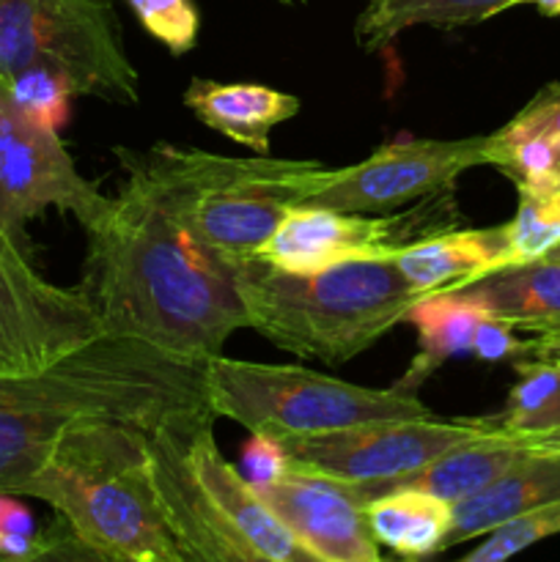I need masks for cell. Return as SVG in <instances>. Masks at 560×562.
I'll return each instance as SVG.
<instances>
[{
    "mask_svg": "<svg viewBox=\"0 0 560 562\" xmlns=\"http://www.w3.org/2000/svg\"><path fill=\"white\" fill-rule=\"evenodd\" d=\"M124 181L88 241L80 294L104 335L135 338L192 360H212L247 327L234 261L209 250L163 198L135 151L119 146Z\"/></svg>",
    "mask_w": 560,
    "mask_h": 562,
    "instance_id": "obj_1",
    "label": "cell"
},
{
    "mask_svg": "<svg viewBox=\"0 0 560 562\" xmlns=\"http://www.w3.org/2000/svg\"><path fill=\"white\" fill-rule=\"evenodd\" d=\"M206 366L143 340L99 335L44 371L0 376V492L16 497L82 417L152 428L170 412L209 404Z\"/></svg>",
    "mask_w": 560,
    "mask_h": 562,
    "instance_id": "obj_2",
    "label": "cell"
},
{
    "mask_svg": "<svg viewBox=\"0 0 560 562\" xmlns=\"http://www.w3.org/2000/svg\"><path fill=\"white\" fill-rule=\"evenodd\" d=\"M16 497L47 503L88 560L187 562L159 508L146 428L135 423H71Z\"/></svg>",
    "mask_w": 560,
    "mask_h": 562,
    "instance_id": "obj_3",
    "label": "cell"
},
{
    "mask_svg": "<svg viewBox=\"0 0 560 562\" xmlns=\"http://www.w3.org/2000/svg\"><path fill=\"white\" fill-rule=\"evenodd\" d=\"M214 409L192 404L146 428L165 521L187 562H318L214 442Z\"/></svg>",
    "mask_w": 560,
    "mask_h": 562,
    "instance_id": "obj_4",
    "label": "cell"
},
{
    "mask_svg": "<svg viewBox=\"0 0 560 562\" xmlns=\"http://www.w3.org/2000/svg\"><path fill=\"white\" fill-rule=\"evenodd\" d=\"M234 278L247 327L289 355L327 366L371 349L426 296L406 283L393 258L296 274L256 256L236 261Z\"/></svg>",
    "mask_w": 560,
    "mask_h": 562,
    "instance_id": "obj_5",
    "label": "cell"
},
{
    "mask_svg": "<svg viewBox=\"0 0 560 562\" xmlns=\"http://www.w3.org/2000/svg\"><path fill=\"white\" fill-rule=\"evenodd\" d=\"M176 217L217 256L247 261L261 252L291 209L327 179L316 159L225 157L203 148L157 143L135 151Z\"/></svg>",
    "mask_w": 560,
    "mask_h": 562,
    "instance_id": "obj_6",
    "label": "cell"
},
{
    "mask_svg": "<svg viewBox=\"0 0 560 562\" xmlns=\"http://www.w3.org/2000/svg\"><path fill=\"white\" fill-rule=\"evenodd\" d=\"M206 398L217 417L239 423L253 437L269 439L434 415L417 393L399 384L362 387L302 366L228 360L223 355L206 366Z\"/></svg>",
    "mask_w": 560,
    "mask_h": 562,
    "instance_id": "obj_7",
    "label": "cell"
},
{
    "mask_svg": "<svg viewBox=\"0 0 560 562\" xmlns=\"http://www.w3.org/2000/svg\"><path fill=\"white\" fill-rule=\"evenodd\" d=\"M60 71L77 97L137 104L141 75L110 0H0V77Z\"/></svg>",
    "mask_w": 560,
    "mask_h": 562,
    "instance_id": "obj_8",
    "label": "cell"
},
{
    "mask_svg": "<svg viewBox=\"0 0 560 562\" xmlns=\"http://www.w3.org/2000/svg\"><path fill=\"white\" fill-rule=\"evenodd\" d=\"M486 428V417L439 420L432 415L360 423L340 431L289 437L278 442L291 464L355 483L360 497L368 503L390 483L415 475L445 450L475 439Z\"/></svg>",
    "mask_w": 560,
    "mask_h": 562,
    "instance_id": "obj_9",
    "label": "cell"
},
{
    "mask_svg": "<svg viewBox=\"0 0 560 562\" xmlns=\"http://www.w3.org/2000/svg\"><path fill=\"white\" fill-rule=\"evenodd\" d=\"M99 335L102 324L80 289L42 278L20 239L0 228V376L44 371Z\"/></svg>",
    "mask_w": 560,
    "mask_h": 562,
    "instance_id": "obj_10",
    "label": "cell"
},
{
    "mask_svg": "<svg viewBox=\"0 0 560 562\" xmlns=\"http://www.w3.org/2000/svg\"><path fill=\"white\" fill-rule=\"evenodd\" d=\"M104 206L108 195L77 170L60 132L27 119L0 77V228L20 239L47 209L88 225Z\"/></svg>",
    "mask_w": 560,
    "mask_h": 562,
    "instance_id": "obj_11",
    "label": "cell"
},
{
    "mask_svg": "<svg viewBox=\"0 0 560 562\" xmlns=\"http://www.w3.org/2000/svg\"><path fill=\"white\" fill-rule=\"evenodd\" d=\"M486 165V135L461 140L401 137L379 146L362 162L329 168L307 206L390 214L406 203L445 195L472 168Z\"/></svg>",
    "mask_w": 560,
    "mask_h": 562,
    "instance_id": "obj_12",
    "label": "cell"
},
{
    "mask_svg": "<svg viewBox=\"0 0 560 562\" xmlns=\"http://www.w3.org/2000/svg\"><path fill=\"white\" fill-rule=\"evenodd\" d=\"M445 203L426 198L412 203L410 212L360 214L327 206L291 209L275 228L258 256L283 272H322L349 261H384L395 258L406 245L437 234Z\"/></svg>",
    "mask_w": 560,
    "mask_h": 562,
    "instance_id": "obj_13",
    "label": "cell"
},
{
    "mask_svg": "<svg viewBox=\"0 0 560 562\" xmlns=\"http://www.w3.org/2000/svg\"><path fill=\"white\" fill-rule=\"evenodd\" d=\"M253 486L275 519L318 562H379L382 558L368 527L366 499L355 483L289 461L272 481Z\"/></svg>",
    "mask_w": 560,
    "mask_h": 562,
    "instance_id": "obj_14",
    "label": "cell"
},
{
    "mask_svg": "<svg viewBox=\"0 0 560 562\" xmlns=\"http://www.w3.org/2000/svg\"><path fill=\"white\" fill-rule=\"evenodd\" d=\"M552 499H560V450L533 448L486 488L450 505L443 552L472 538H483L494 527L508 525Z\"/></svg>",
    "mask_w": 560,
    "mask_h": 562,
    "instance_id": "obj_15",
    "label": "cell"
},
{
    "mask_svg": "<svg viewBox=\"0 0 560 562\" xmlns=\"http://www.w3.org/2000/svg\"><path fill=\"white\" fill-rule=\"evenodd\" d=\"M393 261L412 289L432 294L508 267V234L505 223L497 228L437 231L406 245Z\"/></svg>",
    "mask_w": 560,
    "mask_h": 562,
    "instance_id": "obj_16",
    "label": "cell"
},
{
    "mask_svg": "<svg viewBox=\"0 0 560 562\" xmlns=\"http://www.w3.org/2000/svg\"><path fill=\"white\" fill-rule=\"evenodd\" d=\"M184 104L201 124L256 154H269V135L300 113L302 102L291 93L258 82L195 80L187 86Z\"/></svg>",
    "mask_w": 560,
    "mask_h": 562,
    "instance_id": "obj_17",
    "label": "cell"
},
{
    "mask_svg": "<svg viewBox=\"0 0 560 562\" xmlns=\"http://www.w3.org/2000/svg\"><path fill=\"white\" fill-rule=\"evenodd\" d=\"M453 294L475 302L494 318L527 333H558L560 329V261L536 258L508 263L481 274L470 283L453 285Z\"/></svg>",
    "mask_w": 560,
    "mask_h": 562,
    "instance_id": "obj_18",
    "label": "cell"
},
{
    "mask_svg": "<svg viewBox=\"0 0 560 562\" xmlns=\"http://www.w3.org/2000/svg\"><path fill=\"white\" fill-rule=\"evenodd\" d=\"M530 450L533 448L525 439L500 431L489 420L486 431L478 434L475 439H467V442L445 450L443 456L428 461L415 475L390 483L379 494L395 492V488H417V492H428L450 505L461 503V499L472 497L481 488H486L492 481H497L503 472H508Z\"/></svg>",
    "mask_w": 560,
    "mask_h": 562,
    "instance_id": "obj_19",
    "label": "cell"
},
{
    "mask_svg": "<svg viewBox=\"0 0 560 562\" xmlns=\"http://www.w3.org/2000/svg\"><path fill=\"white\" fill-rule=\"evenodd\" d=\"M492 313L453 291H432L412 305L406 322L417 329V355L399 379V387L417 393L423 382L450 357L472 355L478 333Z\"/></svg>",
    "mask_w": 560,
    "mask_h": 562,
    "instance_id": "obj_20",
    "label": "cell"
},
{
    "mask_svg": "<svg viewBox=\"0 0 560 562\" xmlns=\"http://www.w3.org/2000/svg\"><path fill=\"white\" fill-rule=\"evenodd\" d=\"M366 516L379 547H388L399 558L421 560L443 552L450 503L417 488H395L368 499Z\"/></svg>",
    "mask_w": 560,
    "mask_h": 562,
    "instance_id": "obj_21",
    "label": "cell"
},
{
    "mask_svg": "<svg viewBox=\"0 0 560 562\" xmlns=\"http://www.w3.org/2000/svg\"><path fill=\"white\" fill-rule=\"evenodd\" d=\"M514 5L516 0H368L357 16L355 38L366 53H373L410 27L475 25Z\"/></svg>",
    "mask_w": 560,
    "mask_h": 562,
    "instance_id": "obj_22",
    "label": "cell"
},
{
    "mask_svg": "<svg viewBox=\"0 0 560 562\" xmlns=\"http://www.w3.org/2000/svg\"><path fill=\"white\" fill-rule=\"evenodd\" d=\"M516 382L511 387L505 409L489 417L494 428L519 439H536L560 431V366L541 360L511 362Z\"/></svg>",
    "mask_w": 560,
    "mask_h": 562,
    "instance_id": "obj_23",
    "label": "cell"
},
{
    "mask_svg": "<svg viewBox=\"0 0 560 562\" xmlns=\"http://www.w3.org/2000/svg\"><path fill=\"white\" fill-rule=\"evenodd\" d=\"M486 165L497 168L519 187H541L560 181V143L519 113L486 135Z\"/></svg>",
    "mask_w": 560,
    "mask_h": 562,
    "instance_id": "obj_24",
    "label": "cell"
},
{
    "mask_svg": "<svg viewBox=\"0 0 560 562\" xmlns=\"http://www.w3.org/2000/svg\"><path fill=\"white\" fill-rule=\"evenodd\" d=\"M516 214L505 223L511 263L536 261L560 247V181L519 187Z\"/></svg>",
    "mask_w": 560,
    "mask_h": 562,
    "instance_id": "obj_25",
    "label": "cell"
},
{
    "mask_svg": "<svg viewBox=\"0 0 560 562\" xmlns=\"http://www.w3.org/2000/svg\"><path fill=\"white\" fill-rule=\"evenodd\" d=\"M5 82H9L11 97L20 104L22 113L36 121V124L60 132V126L69 121L71 99L77 93L60 71L36 66V69L20 71V75Z\"/></svg>",
    "mask_w": 560,
    "mask_h": 562,
    "instance_id": "obj_26",
    "label": "cell"
},
{
    "mask_svg": "<svg viewBox=\"0 0 560 562\" xmlns=\"http://www.w3.org/2000/svg\"><path fill=\"white\" fill-rule=\"evenodd\" d=\"M560 536V499L541 505L508 525L494 527L492 532L483 536V541L467 554V562H500L505 558L525 552L533 543L547 541V538Z\"/></svg>",
    "mask_w": 560,
    "mask_h": 562,
    "instance_id": "obj_27",
    "label": "cell"
},
{
    "mask_svg": "<svg viewBox=\"0 0 560 562\" xmlns=\"http://www.w3.org/2000/svg\"><path fill=\"white\" fill-rule=\"evenodd\" d=\"M143 31L173 55L195 49L201 14L192 0H126Z\"/></svg>",
    "mask_w": 560,
    "mask_h": 562,
    "instance_id": "obj_28",
    "label": "cell"
},
{
    "mask_svg": "<svg viewBox=\"0 0 560 562\" xmlns=\"http://www.w3.org/2000/svg\"><path fill=\"white\" fill-rule=\"evenodd\" d=\"M522 119L533 121L541 130H547L555 140L560 143V82H549L544 86L525 108L519 110Z\"/></svg>",
    "mask_w": 560,
    "mask_h": 562,
    "instance_id": "obj_29",
    "label": "cell"
},
{
    "mask_svg": "<svg viewBox=\"0 0 560 562\" xmlns=\"http://www.w3.org/2000/svg\"><path fill=\"white\" fill-rule=\"evenodd\" d=\"M522 357H527V360H541V362H552V366H560V329L558 333H541V335H536L533 340H525V351H522Z\"/></svg>",
    "mask_w": 560,
    "mask_h": 562,
    "instance_id": "obj_30",
    "label": "cell"
},
{
    "mask_svg": "<svg viewBox=\"0 0 560 562\" xmlns=\"http://www.w3.org/2000/svg\"><path fill=\"white\" fill-rule=\"evenodd\" d=\"M530 448H541V450H560V431L555 434H544V437H536V439H525Z\"/></svg>",
    "mask_w": 560,
    "mask_h": 562,
    "instance_id": "obj_31",
    "label": "cell"
},
{
    "mask_svg": "<svg viewBox=\"0 0 560 562\" xmlns=\"http://www.w3.org/2000/svg\"><path fill=\"white\" fill-rule=\"evenodd\" d=\"M522 3L536 5V9L547 16H560V0H516V5Z\"/></svg>",
    "mask_w": 560,
    "mask_h": 562,
    "instance_id": "obj_32",
    "label": "cell"
},
{
    "mask_svg": "<svg viewBox=\"0 0 560 562\" xmlns=\"http://www.w3.org/2000/svg\"><path fill=\"white\" fill-rule=\"evenodd\" d=\"M544 258H547V256H544ZM549 258H558V261H560V247H555V250L549 252Z\"/></svg>",
    "mask_w": 560,
    "mask_h": 562,
    "instance_id": "obj_33",
    "label": "cell"
},
{
    "mask_svg": "<svg viewBox=\"0 0 560 562\" xmlns=\"http://www.w3.org/2000/svg\"><path fill=\"white\" fill-rule=\"evenodd\" d=\"M280 3H291V0H280Z\"/></svg>",
    "mask_w": 560,
    "mask_h": 562,
    "instance_id": "obj_34",
    "label": "cell"
}]
</instances>
